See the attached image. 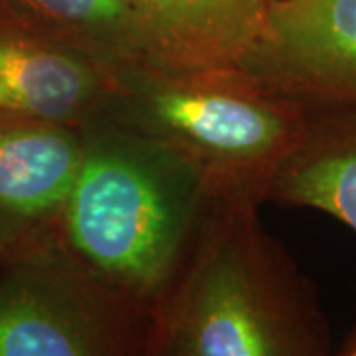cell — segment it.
<instances>
[{
  "instance_id": "obj_11",
  "label": "cell",
  "mask_w": 356,
  "mask_h": 356,
  "mask_svg": "<svg viewBox=\"0 0 356 356\" xmlns=\"http://www.w3.org/2000/svg\"><path fill=\"white\" fill-rule=\"evenodd\" d=\"M339 355L356 356V323L353 325V329L346 332V337H344L343 343H341V346H339Z\"/></svg>"
},
{
  "instance_id": "obj_9",
  "label": "cell",
  "mask_w": 356,
  "mask_h": 356,
  "mask_svg": "<svg viewBox=\"0 0 356 356\" xmlns=\"http://www.w3.org/2000/svg\"><path fill=\"white\" fill-rule=\"evenodd\" d=\"M153 46L175 67L238 65L261 34L269 0H125Z\"/></svg>"
},
{
  "instance_id": "obj_5",
  "label": "cell",
  "mask_w": 356,
  "mask_h": 356,
  "mask_svg": "<svg viewBox=\"0 0 356 356\" xmlns=\"http://www.w3.org/2000/svg\"><path fill=\"white\" fill-rule=\"evenodd\" d=\"M119 65L0 0V115L88 127L107 113Z\"/></svg>"
},
{
  "instance_id": "obj_1",
  "label": "cell",
  "mask_w": 356,
  "mask_h": 356,
  "mask_svg": "<svg viewBox=\"0 0 356 356\" xmlns=\"http://www.w3.org/2000/svg\"><path fill=\"white\" fill-rule=\"evenodd\" d=\"M261 200L212 191L188 254L154 309L151 356H327L311 277L259 222Z\"/></svg>"
},
{
  "instance_id": "obj_8",
  "label": "cell",
  "mask_w": 356,
  "mask_h": 356,
  "mask_svg": "<svg viewBox=\"0 0 356 356\" xmlns=\"http://www.w3.org/2000/svg\"><path fill=\"white\" fill-rule=\"evenodd\" d=\"M301 135L266 188V202L313 208L356 232V105H305Z\"/></svg>"
},
{
  "instance_id": "obj_2",
  "label": "cell",
  "mask_w": 356,
  "mask_h": 356,
  "mask_svg": "<svg viewBox=\"0 0 356 356\" xmlns=\"http://www.w3.org/2000/svg\"><path fill=\"white\" fill-rule=\"evenodd\" d=\"M81 133L54 236L107 289L154 318L212 198L210 182L172 147L107 117Z\"/></svg>"
},
{
  "instance_id": "obj_3",
  "label": "cell",
  "mask_w": 356,
  "mask_h": 356,
  "mask_svg": "<svg viewBox=\"0 0 356 356\" xmlns=\"http://www.w3.org/2000/svg\"><path fill=\"white\" fill-rule=\"evenodd\" d=\"M107 119L184 154L212 191L266 202V188L305 125L307 107L240 65L123 64Z\"/></svg>"
},
{
  "instance_id": "obj_6",
  "label": "cell",
  "mask_w": 356,
  "mask_h": 356,
  "mask_svg": "<svg viewBox=\"0 0 356 356\" xmlns=\"http://www.w3.org/2000/svg\"><path fill=\"white\" fill-rule=\"evenodd\" d=\"M240 67L303 105H356V0H269Z\"/></svg>"
},
{
  "instance_id": "obj_7",
  "label": "cell",
  "mask_w": 356,
  "mask_h": 356,
  "mask_svg": "<svg viewBox=\"0 0 356 356\" xmlns=\"http://www.w3.org/2000/svg\"><path fill=\"white\" fill-rule=\"evenodd\" d=\"M81 149V129L0 115V255L54 234Z\"/></svg>"
},
{
  "instance_id": "obj_10",
  "label": "cell",
  "mask_w": 356,
  "mask_h": 356,
  "mask_svg": "<svg viewBox=\"0 0 356 356\" xmlns=\"http://www.w3.org/2000/svg\"><path fill=\"white\" fill-rule=\"evenodd\" d=\"M60 34L117 64H159L125 0H13Z\"/></svg>"
},
{
  "instance_id": "obj_4",
  "label": "cell",
  "mask_w": 356,
  "mask_h": 356,
  "mask_svg": "<svg viewBox=\"0 0 356 356\" xmlns=\"http://www.w3.org/2000/svg\"><path fill=\"white\" fill-rule=\"evenodd\" d=\"M154 318L50 234L0 255V356H151Z\"/></svg>"
}]
</instances>
